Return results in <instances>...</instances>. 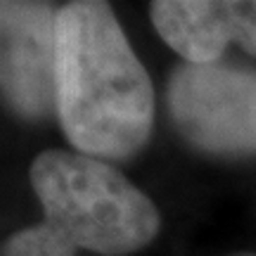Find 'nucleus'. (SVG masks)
<instances>
[{"mask_svg":"<svg viewBox=\"0 0 256 256\" xmlns=\"http://www.w3.org/2000/svg\"><path fill=\"white\" fill-rule=\"evenodd\" d=\"M57 116L81 154L126 159L150 140L154 88L107 2L57 12Z\"/></svg>","mask_w":256,"mask_h":256,"instance_id":"f257e3e1","label":"nucleus"},{"mask_svg":"<svg viewBox=\"0 0 256 256\" xmlns=\"http://www.w3.org/2000/svg\"><path fill=\"white\" fill-rule=\"evenodd\" d=\"M28 178L43 223L74 249L126 256L159 232L162 216L150 197L102 159L48 150L36 156Z\"/></svg>","mask_w":256,"mask_h":256,"instance_id":"f03ea898","label":"nucleus"},{"mask_svg":"<svg viewBox=\"0 0 256 256\" xmlns=\"http://www.w3.org/2000/svg\"><path fill=\"white\" fill-rule=\"evenodd\" d=\"M166 100L176 128L194 147L214 154L256 152V72L185 62L171 76Z\"/></svg>","mask_w":256,"mask_h":256,"instance_id":"7ed1b4c3","label":"nucleus"},{"mask_svg":"<svg viewBox=\"0 0 256 256\" xmlns=\"http://www.w3.org/2000/svg\"><path fill=\"white\" fill-rule=\"evenodd\" d=\"M57 12L48 2H2V95L24 119L57 112Z\"/></svg>","mask_w":256,"mask_h":256,"instance_id":"20e7f679","label":"nucleus"},{"mask_svg":"<svg viewBox=\"0 0 256 256\" xmlns=\"http://www.w3.org/2000/svg\"><path fill=\"white\" fill-rule=\"evenodd\" d=\"M150 17L188 64L218 62L230 43L256 57V0H156Z\"/></svg>","mask_w":256,"mask_h":256,"instance_id":"39448f33","label":"nucleus"},{"mask_svg":"<svg viewBox=\"0 0 256 256\" xmlns=\"http://www.w3.org/2000/svg\"><path fill=\"white\" fill-rule=\"evenodd\" d=\"M2 256H76V249L66 244L50 226L38 223L10 235L2 242Z\"/></svg>","mask_w":256,"mask_h":256,"instance_id":"423d86ee","label":"nucleus"},{"mask_svg":"<svg viewBox=\"0 0 256 256\" xmlns=\"http://www.w3.org/2000/svg\"><path fill=\"white\" fill-rule=\"evenodd\" d=\"M232 256H256V254H232Z\"/></svg>","mask_w":256,"mask_h":256,"instance_id":"0eeeda50","label":"nucleus"}]
</instances>
